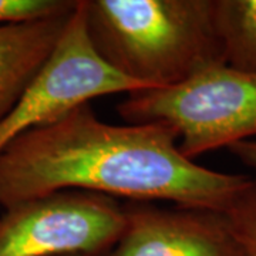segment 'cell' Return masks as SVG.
Instances as JSON below:
<instances>
[{
    "label": "cell",
    "instance_id": "10",
    "mask_svg": "<svg viewBox=\"0 0 256 256\" xmlns=\"http://www.w3.org/2000/svg\"><path fill=\"white\" fill-rule=\"evenodd\" d=\"M77 0H0V24L26 23L72 13Z\"/></svg>",
    "mask_w": 256,
    "mask_h": 256
},
{
    "label": "cell",
    "instance_id": "11",
    "mask_svg": "<svg viewBox=\"0 0 256 256\" xmlns=\"http://www.w3.org/2000/svg\"><path fill=\"white\" fill-rule=\"evenodd\" d=\"M230 154L238 158L242 164L256 171V140H248L240 141L234 146H228Z\"/></svg>",
    "mask_w": 256,
    "mask_h": 256
},
{
    "label": "cell",
    "instance_id": "2",
    "mask_svg": "<svg viewBox=\"0 0 256 256\" xmlns=\"http://www.w3.org/2000/svg\"><path fill=\"white\" fill-rule=\"evenodd\" d=\"M94 50L144 88H164L225 64L214 0H82Z\"/></svg>",
    "mask_w": 256,
    "mask_h": 256
},
{
    "label": "cell",
    "instance_id": "12",
    "mask_svg": "<svg viewBox=\"0 0 256 256\" xmlns=\"http://www.w3.org/2000/svg\"><path fill=\"white\" fill-rule=\"evenodd\" d=\"M62 256H82V255H62Z\"/></svg>",
    "mask_w": 256,
    "mask_h": 256
},
{
    "label": "cell",
    "instance_id": "6",
    "mask_svg": "<svg viewBox=\"0 0 256 256\" xmlns=\"http://www.w3.org/2000/svg\"><path fill=\"white\" fill-rule=\"evenodd\" d=\"M126 228L104 256H245L224 212L127 202Z\"/></svg>",
    "mask_w": 256,
    "mask_h": 256
},
{
    "label": "cell",
    "instance_id": "8",
    "mask_svg": "<svg viewBox=\"0 0 256 256\" xmlns=\"http://www.w3.org/2000/svg\"><path fill=\"white\" fill-rule=\"evenodd\" d=\"M214 20L225 64L256 74V0H214Z\"/></svg>",
    "mask_w": 256,
    "mask_h": 256
},
{
    "label": "cell",
    "instance_id": "1",
    "mask_svg": "<svg viewBox=\"0 0 256 256\" xmlns=\"http://www.w3.org/2000/svg\"><path fill=\"white\" fill-rule=\"evenodd\" d=\"M249 180L186 158L166 126L107 124L88 102L18 136L2 151L0 208L54 192L87 191L225 212Z\"/></svg>",
    "mask_w": 256,
    "mask_h": 256
},
{
    "label": "cell",
    "instance_id": "3",
    "mask_svg": "<svg viewBox=\"0 0 256 256\" xmlns=\"http://www.w3.org/2000/svg\"><path fill=\"white\" fill-rule=\"evenodd\" d=\"M117 111L130 124L174 130L181 152L194 161L256 137V74L215 64L172 87L128 92Z\"/></svg>",
    "mask_w": 256,
    "mask_h": 256
},
{
    "label": "cell",
    "instance_id": "7",
    "mask_svg": "<svg viewBox=\"0 0 256 256\" xmlns=\"http://www.w3.org/2000/svg\"><path fill=\"white\" fill-rule=\"evenodd\" d=\"M72 13L36 22L0 24V121L16 107L46 63Z\"/></svg>",
    "mask_w": 256,
    "mask_h": 256
},
{
    "label": "cell",
    "instance_id": "4",
    "mask_svg": "<svg viewBox=\"0 0 256 256\" xmlns=\"http://www.w3.org/2000/svg\"><path fill=\"white\" fill-rule=\"evenodd\" d=\"M126 228L124 204L87 191H60L0 215V256H104Z\"/></svg>",
    "mask_w": 256,
    "mask_h": 256
},
{
    "label": "cell",
    "instance_id": "5",
    "mask_svg": "<svg viewBox=\"0 0 256 256\" xmlns=\"http://www.w3.org/2000/svg\"><path fill=\"white\" fill-rule=\"evenodd\" d=\"M137 90L144 87L117 73L94 50L78 0L54 50L16 107L0 121V154L18 136L52 124L94 98Z\"/></svg>",
    "mask_w": 256,
    "mask_h": 256
},
{
    "label": "cell",
    "instance_id": "9",
    "mask_svg": "<svg viewBox=\"0 0 256 256\" xmlns=\"http://www.w3.org/2000/svg\"><path fill=\"white\" fill-rule=\"evenodd\" d=\"M224 214L245 256H256V178L250 176Z\"/></svg>",
    "mask_w": 256,
    "mask_h": 256
}]
</instances>
